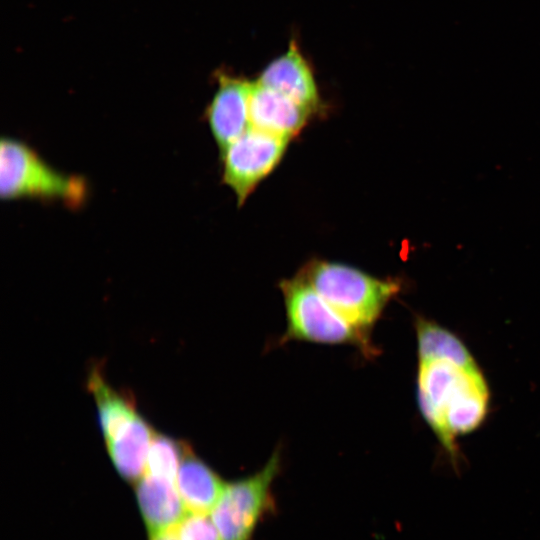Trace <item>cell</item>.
<instances>
[{
	"mask_svg": "<svg viewBox=\"0 0 540 540\" xmlns=\"http://www.w3.org/2000/svg\"><path fill=\"white\" fill-rule=\"evenodd\" d=\"M417 392L422 415L455 456V438L475 430L487 415L489 389L471 354L418 358Z\"/></svg>",
	"mask_w": 540,
	"mask_h": 540,
	"instance_id": "obj_1",
	"label": "cell"
},
{
	"mask_svg": "<svg viewBox=\"0 0 540 540\" xmlns=\"http://www.w3.org/2000/svg\"><path fill=\"white\" fill-rule=\"evenodd\" d=\"M298 276L366 336L400 290L398 281L375 278L347 265L320 260L308 263Z\"/></svg>",
	"mask_w": 540,
	"mask_h": 540,
	"instance_id": "obj_2",
	"label": "cell"
},
{
	"mask_svg": "<svg viewBox=\"0 0 540 540\" xmlns=\"http://www.w3.org/2000/svg\"><path fill=\"white\" fill-rule=\"evenodd\" d=\"M86 192L81 178L54 170L25 143L12 138L1 140L0 194L3 199H60L76 206L85 199Z\"/></svg>",
	"mask_w": 540,
	"mask_h": 540,
	"instance_id": "obj_3",
	"label": "cell"
},
{
	"mask_svg": "<svg viewBox=\"0 0 540 540\" xmlns=\"http://www.w3.org/2000/svg\"><path fill=\"white\" fill-rule=\"evenodd\" d=\"M287 316L282 342L349 344L371 353L368 336L348 323L310 284L298 275L280 283Z\"/></svg>",
	"mask_w": 540,
	"mask_h": 540,
	"instance_id": "obj_4",
	"label": "cell"
},
{
	"mask_svg": "<svg viewBox=\"0 0 540 540\" xmlns=\"http://www.w3.org/2000/svg\"><path fill=\"white\" fill-rule=\"evenodd\" d=\"M280 466V453L275 451L253 475L226 483L211 511L221 540L252 539L259 521L273 506L272 485Z\"/></svg>",
	"mask_w": 540,
	"mask_h": 540,
	"instance_id": "obj_5",
	"label": "cell"
},
{
	"mask_svg": "<svg viewBox=\"0 0 540 540\" xmlns=\"http://www.w3.org/2000/svg\"><path fill=\"white\" fill-rule=\"evenodd\" d=\"M288 141L250 127L221 152L223 181L234 191L239 205L279 164Z\"/></svg>",
	"mask_w": 540,
	"mask_h": 540,
	"instance_id": "obj_6",
	"label": "cell"
},
{
	"mask_svg": "<svg viewBox=\"0 0 540 540\" xmlns=\"http://www.w3.org/2000/svg\"><path fill=\"white\" fill-rule=\"evenodd\" d=\"M216 92L205 115L221 151L250 128L249 101L252 81L225 68L214 73Z\"/></svg>",
	"mask_w": 540,
	"mask_h": 540,
	"instance_id": "obj_7",
	"label": "cell"
},
{
	"mask_svg": "<svg viewBox=\"0 0 540 540\" xmlns=\"http://www.w3.org/2000/svg\"><path fill=\"white\" fill-rule=\"evenodd\" d=\"M256 80L289 97L311 113L320 111L322 107L312 66L296 39H291L288 49L269 62Z\"/></svg>",
	"mask_w": 540,
	"mask_h": 540,
	"instance_id": "obj_8",
	"label": "cell"
},
{
	"mask_svg": "<svg viewBox=\"0 0 540 540\" xmlns=\"http://www.w3.org/2000/svg\"><path fill=\"white\" fill-rule=\"evenodd\" d=\"M311 112L282 93L252 81L250 127L290 139L307 123Z\"/></svg>",
	"mask_w": 540,
	"mask_h": 540,
	"instance_id": "obj_9",
	"label": "cell"
},
{
	"mask_svg": "<svg viewBox=\"0 0 540 540\" xmlns=\"http://www.w3.org/2000/svg\"><path fill=\"white\" fill-rule=\"evenodd\" d=\"M140 513L150 534L174 528L185 516V506L174 482L146 475L136 482Z\"/></svg>",
	"mask_w": 540,
	"mask_h": 540,
	"instance_id": "obj_10",
	"label": "cell"
},
{
	"mask_svg": "<svg viewBox=\"0 0 540 540\" xmlns=\"http://www.w3.org/2000/svg\"><path fill=\"white\" fill-rule=\"evenodd\" d=\"M175 485L186 510L195 513H211L226 483L187 444Z\"/></svg>",
	"mask_w": 540,
	"mask_h": 540,
	"instance_id": "obj_11",
	"label": "cell"
},
{
	"mask_svg": "<svg viewBox=\"0 0 540 540\" xmlns=\"http://www.w3.org/2000/svg\"><path fill=\"white\" fill-rule=\"evenodd\" d=\"M153 434L150 425L137 414L106 439L110 458L125 480L137 482L142 477Z\"/></svg>",
	"mask_w": 540,
	"mask_h": 540,
	"instance_id": "obj_12",
	"label": "cell"
},
{
	"mask_svg": "<svg viewBox=\"0 0 540 540\" xmlns=\"http://www.w3.org/2000/svg\"><path fill=\"white\" fill-rule=\"evenodd\" d=\"M88 388L96 400L105 440L137 415L134 400L125 393L115 391L97 368L89 373Z\"/></svg>",
	"mask_w": 540,
	"mask_h": 540,
	"instance_id": "obj_13",
	"label": "cell"
},
{
	"mask_svg": "<svg viewBox=\"0 0 540 540\" xmlns=\"http://www.w3.org/2000/svg\"><path fill=\"white\" fill-rule=\"evenodd\" d=\"M186 446L185 442L154 432L147 453L146 473L174 482Z\"/></svg>",
	"mask_w": 540,
	"mask_h": 540,
	"instance_id": "obj_14",
	"label": "cell"
},
{
	"mask_svg": "<svg viewBox=\"0 0 540 540\" xmlns=\"http://www.w3.org/2000/svg\"><path fill=\"white\" fill-rule=\"evenodd\" d=\"M173 530L181 540H221L219 531L208 513L190 512Z\"/></svg>",
	"mask_w": 540,
	"mask_h": 540,
	"instance_id": "obj_15",
	"label": "cell"
},
{
	"mask_svg": "<svg viewBox=\"0 0 540 540\" xmlns=\"http://www.w3.org/2000/svg\"><path fill=\"white\" fill-rule=\"evenodd\" d=\"M150 540H181L175 531L172 529L159 533L150 534Z\"/></svg>",
	"mask_w": 540,
	"mask_h": 540,
	"instance_id": "obj_16",
	"label": "cell"
}]
</instances>
